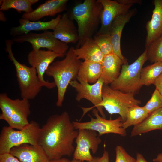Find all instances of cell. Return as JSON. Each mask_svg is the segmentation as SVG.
Here are the masks:
<instances>
[{
  "label": "cell",
  "mask_w": 162,
  "mask_h": 162,
  "mask_svg": "<svg viewBox=\"0 0 162 162\" xmlns=\"http://www.w3.org/2000/svg\"><path fill=\"white\" fill-rule=\"evenodd\" d=\"M78 134L68 112L50 116L40 128L38 144L50 160L70 156L75 150L74 142Z\"/></svg>",
  "instance_id": "6da1fadb"
},
{
  "label": "cell",
  "mask_w": 162,
  "mask_h": 162,
  "mask_svg": "<svg viewBox=\"0 0 162 162\" xmlns=\"http://www.w3.org/2000/svg\"><path fill=\"white\" fill-rule=\"evenodd\" d=\"M74 48L70 47L64 58L53 62L49 67L45 74L52 77L58 91L56 105L62 106L65 94L70 82L77 79L82 62L74 52Z\"/></svg>",
  "instance_id": "7a4b0ae2"
},
{
  "label": "cell",
  "mask_w": 162,
  "mask_h": 162,
  "mask_svg": "<svg viewBox=\"0 0 162 162\" xmlns=\"http://www.w3.org/2000/svg\"><path fill=\"white\" fill-rule=\"evenodd\" d=\"M103 6L98 0H85L74 7L71 18L77 25L79 40L76 48L92 36L100 23Z\"/></svg>",
  "instance_id": "3957f363"
},
{
  "label": "cell",
  "mask_w": 162,
  "mask_h": 162,
  "mask_svg": "<svg viewBox=\"0 0 162 162\" xmlns=\"http://www.w3.org/2000/svg\"><path fill=\"white\" fill-rule=\"evenodd\" d=\"M14 42L12 39L6 40L5 50L15 68L21 97L28 100L33 99L45 86L40 80L35 68L21 64L16 59L12 49Z\"/></svg>",
  "instance_id": "277c9868"
},
{
  "label": "cell",
  "mask_w": 162,
  "mask_h": 162,
  "mask_svg": "<svg viewBox=\"0 0 162 162\" xmlns=\"http://www.w3.org/2000/svg\"><path fill=\"white\" fill-rule=\"evenodd\" d=\"M0 119L6 121L9 126L21 130L30 123L28 118L31 113L29 100L10 98L5 93L0 94Z\"/></svg>",
  "instance_id": "5b68a950"
},
{
  "label": "cell",
  "mask_w": 162,
  "mask_h": 162,
  "mask_svg": "<svg viewBox=\"0 0 162 162\" xmlns=\"http://www.w3.org/2000/svg\"><path fill=\"white\" fill-rule=\"evenodd\" d=\"M40 128L34 121H31L26 127L18 130L9 126L3 127L0 134V154L10 153L13 147L22 144L38 145Z\"/></svg>",
  "instance_id": "8992f818"
},
{
  "label": "cell",
  "mask_w": 162,
  "mask_h": 162,
  "mask_svg": "<svg viewBox=\"0 0 162 162\" xmlns=\"http://www.w3.org/2000/svg\"><path fill=\"white\" fill-rule=\"evenodd\" d=\"M147 60V50L133 63L123 64L118 78L110 84L113 89L134 95L139 92L142 86L141 82V72L143 66Z\"/></svg>",
  "instance_id": "52a82bcc"
},
{
  "label": "cell",
  "mask_w": 162,
  "mask_h": 162,
  "mask_svg": "<svg viewBox=\"0 0 162 162\" xmlns=\"http://www.w3.org/2000/svg\"><path fill=\"white\" fill-rule=\"evenodd\" d=\"M134 95L132 93L113 89L108 85L104 84L102 88V101L100 106L102 109L104 108L111 115L119 114L123 122L126 119L128 109L141 104V100L136 99Z\"/></svg>",
  "instance_id": "ba28073f"
},
{
  "label": "cell",
  "mask_w": 162,
  "mask_h": 162,
  "mask_svg": "<svg viewBox=\"0 0 162 162\" xmlns=\"http://www.w3.org/2000/svg\"><path fill=\"white\" fill-rule=\"evenodd\" d=\"M12 40L16 43H29L32 49L46 48L48 50L64 55L69 49L67 44L56 38L52 32L47 31L39 33L30 32L13 37Z\"/></svg>",
  "instance_id": "9c48e42d"
},
{
  "label": "cell",
  "mask_w": 162,
  "mask_h": 162,
  "mask_svg": "<svg viewBox=\"0 0 162 162\" xmlns=\"http://www.w3.org/2000/svg\"><path fill=\"white\" fill-rule=\"evenodd\" d=\"M92 113L95 118L91 115L88 116L91 120L88 122H73L75 128L77 130L88 129L98 132L99 136L109 133L119 134L122 136H125L127 134L126 129L122 127L123 122L120 116L113 120H107L100 116L96 108H93Z\"/></svg>",
  "instance_id": "30bf717a"
},
{
  "label": "cell",
  "mask_w": 162,
  "mask_h": 162,
  "mask_svg": "<svg viewBox=\"0 0 162 162\" xmlns=\"http://www.w3.org/2000/svg\"><path fill=\"white\" fill-rule=\"evenodd\" d=\"M102 140L96 131L88 129L78 130L75 139L76 148L73 153V159L82 161H90L93 157L90 150L95 154Z\"/></svg>",
  "instance_id": "8fae6325"
},
{
  "label": "cell",
  "mask_w": 162,
  "mask_h": 162,
  "mask_svg": "<svg viewBox=\"0 0 162 162\" xmlns=\"http://www.w3.org/2000/svg\"><path fill=\"white\" fill-rule=\"evenodd\" d=\"M104 84L103 80L100 78L96 83L92 85L75 80L71 81L69 85L74 88L77 93L75 98L76 101L79 102L83 99L89 100L94 106L86 108L89 110L96 107L101 116L106 118L103 109L100 106L102 101V88Z\"/></svg>",
  "instance_id": "7c38bea8"
},
{
  "label": "cell",
  "mask_w": 162,
  "mask_h": 162,
  "mask_svg": "<svg viewBox=\"0 0 162 162\" xmlns=\"http://www.w3.org/2000/svg\"><path fill=\"white\" fill-rule=\"evenodd\" d=\"M64 56L49 50L32 49L28 53L27 58L29 64L36 69L38 77L45 85V87L51 89L55 88L56 85L54 82H50L45 80L44 79V74L56 58Z\"/></svg>",
  "instance_id": "4fadbf2b"
},
{
  "label": "cell",
  "mask_w": 162,
  "mask_h": 162,
  "mask_svg": "<svg viewBox=\"0 0 162 162\" xmlns=\"http://www.w3.org/2000/svg\"><path fill=\"white\" fill-rule=\"evenodd\" d=\"M103 6L101 18V26L98 34H109L111 24L118 16L126 14L133 5L124 4L116 0H98Z\"/></svg>",
  "instance_id": "5bb4252c"
},
{
  "label": "cell",
  "mask_w": 162,
  "mask_h": 162,
  "mask_svg": "<svg viewBox=\"0 0 162 162\" xmlns=\"http://www.w3.org/2000/svg\"><path fill=\"white\" fill-rule=\"evenodd\" d=\"M136 8L130 10L126 14L117 17L112 22L109 34L112 40L113 53L118 56L123 62L124 64H128L127 59L123 55L121 52L120 42L123 29L125 24L137 12Z\"/></svg>",
  "instance_id": "9a60e30c"
},
{
  "label": "cell",
  "mask_w": 162,
  "mask_h": 162,
  "mask_svg": "<svg viewBox=\"0 0 162 162\" xmlns=\"http://www.w3.org/2000/svg\"><path fill=\"white\" fill-rule=\"evenodd\" d=\"M10 153L21 162H50V160L39 145L28 143L13 147Z\"/></svg>",
  "instance_id": "2e32d148"
},
{
  "label": "cell",
  "mask_w": 162,
  "mask_h": 162,
  "mask_svg": "<svg viewBox=\"0 0 162 162\" xmlns=\"http://www.w3.org/2000/svg\"><path fill=\"white\" fill-rule=\"evenodd\" d=\"M62 15H58L55 18L47 22L38 21H32L20 18L18 20L19 25L11 27L10 34L13 37L22 35L30 33L32 31L53 30L58 23Z\"/></svg>",
  "instance_id": "e0dca14e"
},
{
  "label": "cell",
  "mask_w": 162,
  "mask_h": 162,
  "mask_svg": "<svg viewBox=\"0 0 162 162\" xmlns=\"http://www.w3.org/2000/svg\"><path fill=\"white\" fill-rule=\"evenodd\" d=\"M68 1V0H47L31 12L23 14L22 18L32 21H37L45 16H53L66 9Z\"/></svg>",
  "instance_id": "ac0fdd59"
},
{
  "label": "cell",
  "mask_w": 162,
  "mask_h": 162,
  "mask_svg": "<svg viewBox=\"0 0 162 162\" xmlns=\"http://www.w3.org/2000/svg\"><path fill=\"white\" fill-rule=\"evenodd\" d=\"M73 20L67 13L62 15L58 23L52 32L56 38L67 44L77 43L78 29Z\"/></svg>",
  "instance_id": "d6986e66"
},
{
  "label": "cell",
  "mask_w": 162,
  "mask_h": 162,
  "mask_svg": "<svg viewBox=\"0 0 162 162\" xmlns=\"http://www.w3.org/2000/svg\"><path fill=\"white\" fill-rule=\"evenodd\" d=\"M154 8L151 19L147 22V35L145 46L147 48L152 41L162 35V0H154Z\"/></svg>",
  "instance_id": "ffe728a7"
},
{
  "label": "cell",
  "mask_w": 162,
  "mask_h": 162,
  "mask_svg": "<svg viewBox=\"0 0 162 162\" xmlns=\"http://www.w3.org/2000/svg\"><path fill=\"white\" fill-rule=\"evenodd\" d=\"M124 62L116 55L112 53L104 56L101 64V78L104 84H110L118 77Z\"/></svg>",
  "instance_id": "44dd1931"
},
{
  "label": "cell",
  "mask_w": 162,
  "mask_h": 162,
  "mask_svg": "<svg viewBox=\"0 0 162 162\" xmlns=\"http://www.w3.org/2000/svg\"><path fill=\"white\" fill-rule=\"evenodd\" d=\"M74 52L80 60L101 64L104 57L93 38L87 39L79 48H74Z\"/></svg>",
  "instance_id": "7402d4cb"
},
{
  "label": "cell",
  "mask_w": 162,
  "mask_h": 162,
  "mask_svg": "<svg viewBox=\"0 0 162 162\" xmlns=\"http://www.w3.org/2000/svg\"><path fill=\"white\" fill-rule=\"evenodd\" d=\"M157 130H162V107L150 114L141 123L134 126L131 131L130 136Z\"/></svg>",
  "instance_id": "603a6c76"
},
{
  "label": "cell",
  "mask_w": 162,
  "mask_h": 162,
  "mask_svg": "<svg viewBox=\"0 0 162 162\" xmlns=\"http://www.w3.org/2000/svg\"><path fill=\"white\" fill-rule=\"evenodd\" d=\"M102 70L101 64L84 61L80 66L77 79L78 81L95 83L101 77Z\"/></svg>",
  "instance_id": "cb8c5ba5"
},
{
  "label": "cell",
  "mask_w": 162,
  "mask_h": 162,
  "mask_svg": "<svg viewBox=\"0 0 162 162\" xmlns=\"http://www.w3.org/2000/svg\"><path fill=\"white\" fill-rule=\"evenodd\" d=\"M149 114L143 106L135 105L129 108L126 113V119L123 122L122 127L126 129L131 126L138 125L143 121Z\"/></svg>",
  "instance_id": "d4e9b609"
},
{
  "label": "cell",
  "mask_w": 162,
  "mask_h": 162,
  "mask_svg": "<svg viewBox=\"0 0 162 162\" xmlns=\"http://www.w3.org/2000/svg\"><path fill=\"white\" fill-rule=\"evenodd\" d=\"M39 0H0V10H16L18 12L29 13L33 11L32 6L39 2Z\"/></svg>",
  "instance_id": "484cf974"
},
{
  "label": "cell",
  "mask_w": 162,
  "mask_h": 162,
  "mask_svg": "<svg viewBox=\"0 0 162 162\" xmlns=\"http://www.w3.org/2000/svg\"><path fill=\"white\" fill-rule=\"evenodd\" d=\"M162 74V62H158L142 68L141 72L142 85L149 86L153 84Z\"/></svg>",
  "instance_id": "4316f807"
},
{
  "label": "cell",
  "mask_w": 162,
  "mask_h": 162,
  "mask_svg": "<svg viewBox=\"0 0 162 162\" xmlns=\"http://www.w3.org/2000/svg\"><path fill=\"white\" fill-rule=\"evenodd\" d=\"M146 49L147 60L153 63L162 62V35L152 41Z\"/></svg>",
  "instance_id": "83f0119b"
},
{
  "label": "cell",
  "mask_w": 162,
  "mask_h": 162,
  "mask_svg": "<svg viewBox=\"0 0 162 162\" xmlns=\"http://www.w3.org/2000/svg\"><path fill=\"white\" fill-rule=\"evenodd\" d=\"M93 38L104 56L113 53L112 39L109 34L96 33Z\"/></svg>",
  "instance_id": "f1b7e54d"
},
{
  "label": "cell",
  "mask_w": 162,
  "mask_h": 162,
  "mask_svg": "<svg viewBox=\"0 0 162 162\" xmlns=\"http://www.w3.org/2000/svg\"><path fill=\"white\" fill-rule=\"evenodd\" d=\"M149 115L162 107V95L156 89L146 104L143 106Z\"/></svg>",
  "instance_id": "f546056e"
},
{
  "label": "cell",
  "mask_w": 162,
  "mask_h": 162,
  "mask_svg": "<svg viewBox=\"0 0 162 162\" xmlns=\"http://www.w3.org/2000/svg\"><path fill=\"white\" fill-rule=\"evenodd\" d=\"M115 162H136V159L131 156L122 146L118 145L115 148Z\"/></svg>",
  "instance_id": "4dcf8cb0"
},
{
  "label": "cell",
  "mask_w": 162,
  "mask_h": 162,
  "mask_svg": "<svg viewBox=\"0 0 162 162\" xmlns=\"http://www.w3.org/2000/svg\"><path fill=\"white\" fill-rule=\"evenodd\" d=\"M0 162H21L10 153L0 154Z\"/></svg>",
  "instance_id": "1f68e13d"
},
{
  "label": "cell",
  "mask_w": 162,
  "mask_h": 162,
  "mask_svg": "<svg viewBox=\"0 0 162 162\" xmlns=\"http://www.w3.org/2000/svg\"><path fill=\"white\" fill-rule=\"evenodd\" d=\"M87 162H109L108 152L105 150L101 157H93L92 160Z\"/></svg>",
  "instance_id": "d6a6232c"
},
{
  "label": "cell",
  "mask_w": 162,
  "mask_h": 162,
  "mask_svg": "<svg viewBox=\"0 0 162 162\" xmlns=\"http://www.w3.org/2000/svg\"><path fill=\"white\" fill-rule=\"evenodd\" d=\"M119 3L124 4H141L142 1L141 0H116Z\"/></svg>",
  "instance_id": "836d02e7"
},
{
  "label": "cell",
  "mask_w": 162,
  "mask_h": 162,
  "mask_svg": "<svg viewBox=\"0 0 162 162\" xmlns=\"http://www.w3.org/2000/svg\"><path fill=\"white\" fill-rule=\"evenodd\" d=\"M153 84L162 95V74L155 81Z\"/></svg>",
  "instance_id": "e575fe53"
},
{
  "label": "cell",
  "mask_w": 162,
  "mask_h": 162,
  "mask_svg": "<svg viewBox=\"0 0 162 162\" xmlns=\"http://www.w3.org/2000/svg\"><path fill=\"white\" fill-rule=\"evenodd\" d=\"M136 162H148L145 159L143 155L140 153H138L136 155Z\"/></svg>",
  "instance_id": "d590c367"
},
{
  "label": "cell",
  "mask_w": 162,
  "mask_h": 162,
  "mask_svg": "<svg viewBox=\"0 0 162 162\" xmlns=\"http://www.w3.org/2000/svg\"><path fill=\"white\" fill-rule=\"evenodd\" d=\"M70 161L71 160L68 158H62L59 159L50 160V162H70Z\"/></svg>",
  "instance_id": "8d00e7d4"
},
{
  "label": "cell",
  "mask_w": 162,
  "mask_h": 162,
  "mask_svg": "<svg viewBox=\"0 0 162 162\" xmlns=\"http://www.w3.org/2000/svg\"><path fill=\"white\" fill-rule=\"evenodd\" d=\"M153 162H162V153L158 154L156 157L152 160Z\"/></svg>",
  "instance_id": "74e56055"
},
{
  "label": "cell",
  "mask_w": 162,
  "mask_h": 162,
  "mask_svg": "<svg viewBox=\"0 0 162 162\" xmlns=\"http://www.w3.org/2000/svg\"><path fill=\"white\" fill-rule=\"evenodd\" d=\"M0 20L3 22H6L7 19L3 11L0 10Z\"/></svg>",
  "instance_id": "f35d334b"
},
{
  "label": "cell",
  "mask_w": 162,
  "mask_h": 162,
  "mask_svg": "<svg viewBox=\"0 0 162 162\" xmlns=\"http://www.w3.org/2000/svg\"><path fill=\"white\" fill-rule=\"evenodd\" d=\"M70 162H84V161H82L79 160L73 159L72 160H71Z\"/></svg>",
  "instance_id": "ab89813d"
}]
</instances>
